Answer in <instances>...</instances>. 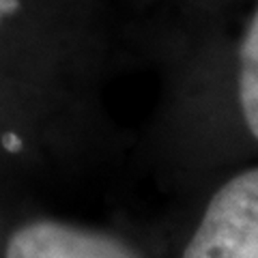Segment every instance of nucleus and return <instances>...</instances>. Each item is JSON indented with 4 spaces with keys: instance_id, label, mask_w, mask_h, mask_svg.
Listing matches in <instances>:
<instances>
[{
    "instance_id": "f03ea898",
    "label": "nucleus",
    "mask_w": 258,
    "mask_h": 258,
    "mask_svg": "<svg viewBox=\"0 0 258 258\" xmlns=\"http://www.w3.org/2000/svg\"><path fill=\"white\" fill-rule=\"evenodd\" d=\"M0 258H144L112 230L32 215L13 222L0 237Z\"/></svg>"
},
{
    "instance_id": "20e7f679",
    "label": "nucleus",
    "mask_w": 258,
    "mask_h": 258,
    "mask_svg": "<svg viewBox=\"0 0 258 258\" xmlns=\"http://www.w3.org/2000/svg\"><path fill=\"white\" fill-rule=\"evenodd\" d=\"M18 0H0V41L7 37L13 15L18 13Z\"/></svg>"
},
{
    "instance_id": "7ed1b4c3",
    "label": "nucleus",
    "mask_w": 258,
    "mask_h": 258,
    "mask_svg": "<svg viewBox=\"0 0 258 258\" xmlns=\"http://www.w3.org/2000/svg\"><path fill=\"white\" fill-rule=\"evenodd\" d=\"M237 103L245 129L258 142V5L237 47Z\"/></svg>"
},
{
    "instance_id": "f257e3e1",
    "label": "nucleus",
    "mask_w": 258,
    "mask_h": 258,
    "mask_svg": "<svg viewBox=\"0 0 258 258\" xmlns=\"http://www.w3.org/2000/svg\"><path fill=\"white\" fill-rule=\"evenodd\" d=\"M181 258H258V164L211 194Z\"/></svg>"
}]
</instances>
